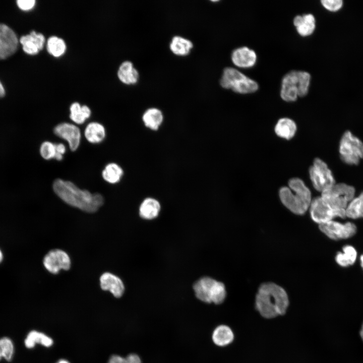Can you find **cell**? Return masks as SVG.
Here are the masks:
<instances>
[{
    "mask_svg": "<svg viewBox=\"0 0 363 363\" xmlns=\"http://www.w3.org/2000/svg\"><path fill=\"white\" fill-rule=\"evenodd\" d=\"M53 189L65 203L87 212H96L104 203L101 194L80 189L70 181L56 179L53 184Z\"/></svg>",
    "mask_w": 363,
    "mask_h": 363,
    "instance_id": "cell-1",
    "label": "cell"
},
{
    "mask_svg": "<svg viewBox=\"0 0 363 363\" xmlns=\"http://www.w3.org/2000/svg\"><path fill=\"white\" fill-rule=\"evenodd\" d=\"M255 304L262 317L272 319L286 313L289 300L287 293L282 287L269 282L263 284L259 287Z\"/></svg>",
    "mask_w": 363,
    "mask_h": 363,
    "instance_id": "cell-2",
    "label": "cell"
},
{
    "mask_svg": "<svg viewBox=\"0 0 363 363\" xmlns=\"http://www.w3.org/2000/svg\"><path fill=\"white\" fill-rule=\"evenodd\" d=\"M289 187H283L279 191L282 203L294 214H304L311 203L309 189L299 178H293L289 182Z\"/></svg>",
    "mask_w": 363,
    "mask_h": 363,
    "instance_id": "cell-3",
    "label": "cell"
},
{
    "mask_svg": "<svg viewBox=\"0 0 363 363\" xmlns=\"http://www.w3.org/2000/svg\"><path fill=\"white\" fill-rule=\"evenodd\" d=\"M310 74L306 71L293 70L286 74L281 81L280 94L288 102L295 101L297 97L308 94L311 83Z\"/></svg>",
    "mask_w": 363,
    "mask_h": 363,
    "instance_id": "cell-4",
    "label": "cell"
},
{
    "mask_svg": "<svg viewBox=\"0 0 363 363\" xmlns=\"http://www.w3.org/2000/svg\"><path fill=\"white\" fill-rule=\"evenodd\" d=\"M322 193V198L334 211L336 217H346V209L354 198V188L343 183L335 184Z\"/></svg>",
    "mask_w": 363,
    "mask_h": 363,
    "instance_id": "cell-5",
    "label": "cell"
},
{
    "mask_svg": "<svg viewBox=\"0 0 363 363\" xmlns=\"http://www.w3.org/2000/svg\"><path fill=\"white\" fill-rule=\"evenodd\" d=\"M220 84L223 88L242 94L254 93L259 89L257 82L232 67L223 70Z\"/></svg>",
    "mask_w": 363,
    "mask_h": 363,
    "instance_id": "cell-6",
    "label": "cell"
},
{
    "mask_svg": "<svg viewBox=\"0 0 363 363\" xmlns=\"http://www.w3.org/2000/svg\"><path fill=\"white\" fill-rule=\"evenodd\" d=\"M197 298L206 303L222 304L226 295L224 284L210 277H205L198 280L193 286Z\"/></svg>",
    "mask_w": 363,
    "mask_h": 363,
    "instance_id": "cell-7",
    "label": "cell"
},
{
    "mask_svg": "<svg viewBox=\"0 0 363 363\" xmlns=\"http://www.w3.org/2000/svg\"><path fill=\"white\" fill-rule=\"evenodd\" d=\"M341 159L349 165H357L363 158V143L349 131L345 132L340 142Z\"/></svg>",
    "mask_w": 363,
    "mask_h": 363,
    "instance_id": "cell-8",
    "label": "cell"
},
{
    "mask_svg": "<svg viewBox=\"0 0 363 363\" xmlns=\"http://www.w3.org/2000/svg\"><path fill=\"white\" fill-rule=\"evenodd\" d=\"M310 178L314 188L323 192L335 184V179L327 164L319 158L314 160L310 169Z\"/></svg>",
    "mask_w": 363,
    "mask_h": 363,
    "instance_id": "cell-9",
    "label": "cell"
},
{
    "mask_svg": "<svg viewBox=\"0 0 363 363\" xmlns=\"http://www.w3.org/2000/svg\"><path fill=\"white\" fill-rule=\"evenodd\" d=\"M320 230L334 240L346 239L353 236L356 232L355 225L350 222L345 223L331 220L319 225Z\"/></svg>",
    "mask_w": 363,
    "mask_h": 363,
    "instance_id": "cell-10",
    "label": "cell"
},
{
    "mask_svg": "<svg viewBox=\"0 0 363 363\" xmlns=\"http://www.w3.org/2000/svg\"><path fill=\"white\" fill-rule=\"evenodd\" d=\"M43 265L49 272L56 274L62 269L69 270L71 267V260L65 251L59 249L52 250L44 257Z\"/></svg>",
    "mask_w": 363,
    "mask_h": 363,
    "instance_id": "cell-11",
    "label": "cell"
},
{
    "mask_svg": "<svg viewBox=\"0 0 363 363\" xmlns=\"http://www.w3.org/2000/svg\"><path fill=\"white\" fill-rule=\"evenodd\" d=\"M18 46L16 33L7 25L0 23V59H5L14 54Z\"/></svg>",
    "mask_w": 363,
    "mask_h": 363,
    "instance_id": "cell-12",
    "label": "cell"
},
{
    "mask_svg": "<svg viewBox=\"0 0 363 363\" xmlns=\"http://www.w3.org/2000/svg\"><path fill=\"white\" fill-rule=\"evenodd\" d=\"M310 207L312 219L319 225L332 220L336 217L334 211L321 197L314 199Z\"/></svg>",
    "mask_w": 363,
    "mask_h": 363,
    "instance_id": "cell-13",
    "label": "cell"
},
{
    "mask_svg": "<svg viewBox=\"0 0 363 363\" xmlns=\"http://www.w3.org/2000/svg\"><path fill=\"white\" fill-rule=\"evenodd\" d=\"M54 133L68 142L72 151L78 149L81 140V133L78 127L70 123H61L54 128Z\"/></svg>",
    "mask_w": 363,
    "mask_h": 363,
    "instance_id": "cell-14",
    "label": "cell"
},
{
    "mask_svg": "<svg viewBox=\"0 0 363 363\" xmlns=\"http://www.w3.org/2000/svg\"><path fill=\"white\" fill-rule=\"evenodd\" d=\"M231 59L233 64L238 68H250L256 64L257 56L254 50L243 46L232 51Z\"/></svg>",
    "mask_w": 363,
    "mask_h": 363,
    "instance_id": "cell-15",
    "label": "cell"
},
{
    "mask_svg": "<svg viewBox=\"0 0 363 363\" xmlns=\"http://www.w3.org/2000/svg\"><path fill=\"white\" fill-rule=\"evenodd\" d=\"M144 127L151 132H157L162 127L164 116L163 112L157 107L147 108L142 116Z\"/></svg>",
    "mask_w": 363,
    "mask_h": 363,
    "instance_id": "cell-16",
    "label": "cell"
},
{
    "mask_svg": "<svg viewBox=\"0 0 363 363\" xmlns=\"http://www.w3.org/2000/svg\"><path fill=\"white\" fill-rule=\"evenodd\" d=\"M20 42L26 53L34 55L43 48L45 38L42 34L32 31L29 34L22 36Z\"/></svg>",
    "mask_w": 363,
    "mask_h": 363,
    "instance_id": "cell-17",
    "label": "cell"
},
{
    "mask_svg": "<svg viewBox=\"0 0 363 363\" xmlns=\"http://www.w3.org/2000/svg\"><path fill=\"white\" fill-rule=\"evenodd\" d=\"M101 288L109 291L115 297H121L125 291V286L122 280L109 272L103 273L100 278Z\"/></svg>",
    "mask_w": 363,
    "mask_h": 363,
    "instance_id": "cell-18",
    "label": "cell"
},
{
    "mask_svg": "<svg viewBox=\"0 0 363 363\" xmlns=\"http://www.w3.org/2000/svg\"><path fill=\"white\" fill-rule=\"evenodd\" d=\"M293 23L298 34L302 37L310 36L316 28V19L312 14L297 15L294 18Z\"/></svg>",
    "mask_w": 363,
    "mask_h": 363,
    "instance_id": "cell-19",
    "label": "cell"
},
{
    "mask_svg": "<svg viewBox=\"0 0 363 363\" xmlns=\"http://www.w3.org/2000/svg\"><path fill=\"white\" fill-rule=\"evenodd\" d=\"M160 210L159 201L155 198L148 197L145 198L141 203L139 212L141 218L151 220L158 216Z\"/></svg>",
    "mask_w": 363,
    "mask_h": 363,
    "instance_id": "cell-20",
    "label": "cell"
},
{
    "mask_svg": "<svg viewBox=\"0 0 363 363\" xmlns=\"http://www.w3.org/2000/svg\"><path fill=\"white\" fill-rule=\"evenodd\" d=\"M117 76L122 83L131 85L138 82L139 73L131 62L125 61L120 65L117 71Z\"/></svg>",
    "mask_w": 363,
    "mask_h": 363,
    "instance_id": "cell-21",
    "label": "cell"
},
{
    "mask_svg": "<svg viewBox=\"0 0 363 363\" xmlns=\"http://www.w3.org/2000/svg\"><path fill=\"white\" fill-rule=\"evenodd\" d=\"M212 339L216 345L225 346L233 341L234 334L230 327L225 325H221L213 331Z\"/></svg>",
    "mask_w": 363,
    "mask_h": 363,
    "instance_id": "cell-22",
    "label": "cell"
},
{
    "mask_svg": "<svg viewBox=\"0 0 363 363\" xmlns=\"http://www.w3.org/2000/svg\"><path fill=\"white\" fill-rule=\"evenodd\" d=\"M193 47V44L190 40L180 36L173 37L169 44L170 50L178 56L187 55Z\"/></svg>",
    "mask_w": 363,
    "mask_h": 363,
    "instance_id": "cell-23",
    "label": "cell"
},
{
    "mask_svg": "<svg viewBox=\"0 0 363 363\" xmlns=\"http://www.w3.org/2000/svg\"><path fill=\"white\" fill-rule=\"evenodd\" d=\"M85 136L91 143L101 142L105 137V130L101 124L97 122L89 123L85 128Z\"/></svg>",
    "mask_w": 363,
    "mask_h": 363,
    "instance_id": "cell-24",
    "label": "cell"
},
{
    "mask_svg": "<svg viewBox=\"0 0 363 363\" xmlns=\"http://www.w3.org/2000/svg\"><path fill=\"white\" fill-rule=\"evenodd\" d=\"M296 130L295 123L290 118H282L280 119L275 128L276 134L286 139H290L294 135Z\"/></svg>",
    "mask_w": 363,
    "mask_h": 363,
    "instance_id": "cell-25",
    "label": "cell"
},
{
    "mask_svg": "<svg viewBox=\"0 0 363 363\" xmlns=\"http://www.w3.org/2000/svg\"><path fill=\"white\" fill-rule=\"evenodd\" d=\"M357 258V252L355 249L350 245L343 247L342 252H338L335 257L337 263L342 267H348L353 265Z\"/></svg>",
    "mask_w": 363,
    "mask_h": 363,
    "instance_id": "cell-26",
    "label": "cell"
},
{
    "mask_svg": "<svg viewBox=\"0 0 363 363\" xmlns=\"http://www.w3.org/2000/svg\"><path fill=\"white\" fill-rule=\"evenodd\" d=\"M24 343L25 346L28 348L34 347L36 343L49 347L52 345L53 340L44 333L33 330L28 334Z\"/></svg>",
    "mask_w": 363,
    "mask_h": 363,
    "instance_id": "cell-27",
    "label": "cell"
},
{
    "mask_svg": "<svg viewBox=\"0 0 363 363\" xmlns=\"http://www.w3.org/2000/svg\"><path fill=\"white\" fill-rule=\"evenodd\" d=\"M70 117L77 124H82L91 115L90 109L86 105L81 106L78 102L73 103L70 106Z\"/></svg>",
    "mask_w": 363,
    "mask_h": 363,
    "instance_id": "cell-28",
    "label": "cell"
},
{
    "mask_svg": "<svg viewBox=\"0 0 363 363\" xmlns=\"http://www.w3.org/2000/svg\"><path fill=\"white\" fill-rule=\"evenodd\" d=\"M346 217L351 219L363 218V192L349 202L346 209Z\"/></svg>",
    "mask_w": 363,
    "mask_h": 363,
    "instance_id": "cell-29",
    "label": "cell"
},
{
    "mask_svg": "<svg viewBox=\"0 0 363 363\" xmlns=\"http://www.w3.org/2000/svg\"><path fill=\"white\" fill-rule=\"evenodd\" d=\"M123 170L118 164L111 163L107 164L102 172V175L105 180L110 184L118 182L123 175Z\"/></svg>",
    "mask_w": 363,
    "mask_h": 363,
    "instance_id": "cell-30",
    "label": "cell"
},
{
    "mask_svg": "<svg viewBox=\"0 0 363 363\" xmlns=\"http://www.w3.org/2000/svg\"><path fill=\"white\" fill-rule=\"evenodd\" d=\"M46 48L48 52L54 57L63 55L66 50V45L63 39L57 36L50 37L47 42Z\"/></svg>",
    "mask_w": 363,
    "mask_h": 363,
    "instance_id": "cell-31",
    "label": "cell"
},
{
    "mask_svg": "<svg viewBox=\"0 0 363 363\" xmlns=\"http://www.w3.org/2000/svg\"><path fill=\"white\" fill-rule=\"evenodd\" d=\"M0 351L2 358L7 361L11 360L14 348L13 343L9 338L4 337L0 339Z\"/></svg>",
    "mask_w": 363,
    "mask_h": 363,
    "instance_id": "cell-32",
    "label": "cell"
},
{
    "mask_svg": "<svg viewBox=\"0 0 363 363\" xmlns=\"http://www.w3.org/2000/svg\"><path fill=\"white\" fill-rule=\"evenodd\" d=\"M40 153L42 157L46 160L54 158L55 155V144L49 141L44 142L40 146Z\"/></svg>",
    "mask_w": 363,
    "mask_h": 363,
    "instance_id": "cell-33",
    "label": "cell"
},
{
    "mask_svg": "<svg viewBox=\"0 0 363 363\" xmlns=\"http://www.w3.org/2000/svg\"><path fill=\"white\" fill-rule=\"evenodd\" d=\"M108 363H141V360L140 357L135 353L130 354L126 357L113 355L110 357Z\"/></svg>",
    "mask_w": 363,
    "mask_h": 363,
    "instance_id": "cell-34",
    "label": "cell"
},
{
    "mask_svg": "<svg viewBox=\"0 0 363 363\" xmlns=\"http://www.w3.org/2000/svg\"><path fill=\"white\" fill-rule=\"evenodd\" d=\"M321 4L326 10L331 12H336L343 6L342 0H322Z\"/></svg>",
    "mask_w": 363,
    "mask_h": 363,
    "instance_id": "cell-35",
    "label": "cell"
},
{
    "mask_svg": "<svg viewBox=\"0 0 363 363\" xmlns=\"http://www.w3.org/2000/svg\"><path fill=\"white\" fill-rule=\"evenodd\" d=\"M35 2V0H18L17 1V4L21 10L28 11L34 7Z\"/></svg>",
    "mask_w": 363,
    "mask_h": 363,
    "instance_id": "cell-36",
    "label": "cell"
},
{
    "mask_svg": "<svg viewBox=\"0 0 363 363\" xmlns=\"http://www.w3.org/2000/svg\"><path fill=\"white\" fill-rule=\"evenodd\" d=\"M55 155L54 158L60 161L63 159V155L66 152V147L62 143L55 144Z\"/></svg>",
    "mask_w": 363,
    "mask_h": 363,
    "instance_id": "cell-37",
    "label": "cell"
},
{
    "mask_svg": "<svg viewBox=\"0 0 363 363\" xmlns=\"http://www.w3.org/2000/svg\"><path fill=\"white\" fill-rule=\"evenodd\" d=\"M5 89L0 82V98L3 97L5 96Z\"/></svg>",
    "mask_w": 363,
    "mask_h": 363,
    "instance_id": "cell-38",
    "label": "cell"
},
{
    "mask_svg": "<svg viewBox=\"0 0 363 363\" xmlns=\"http://www.w3.org/2000/svg\"><path fill=\"white\" fill-rule=\"evenodd\" d=\"M56 363H70L68 360L64 359L59 360Z\"/></svg>",
    "mask_w": 363,
    "mask_h": 363,
    "instance_id": "cell-39",
    "label": "cell"
},
{
    "mask_svg": "<svg viewBox=\"0 0 363 363\" xmlns=\"http://www.w3.org/2000/svg\"><path fill=\"white\" fill-rule=\"evenodd\" d=\"M359 333H360V336L361 337V338L362 339V340L363 341V323H362V325L361 326V329L360 330Z\"/></svg>",
    "mask_w": 363,
    "mask_h": 363,
    "instance_id": "cell-40",
    "label": "cell"
},
{
    "mask_svg": "<svg viewBox=\"0 0 363 363\" xmlns=\"http://www.w3.org/2000/svg\"><path fill=\"white\" fill-rule=\"evenodd\" d=\"M360 265L363 269V254L360 257Z\"/></svg>",
    "mask_w": 363,
    "mask_h": 363,
    "instance_id": "cell-41",
    "label": "cell"
},
{
    "mask_svg": "<svg viewBox=\"0 0 363 363\" xmlns=\"http://www.w3.org/2000/svg\"><path fill=\"white\" fill-rule=\"evenodd\" d=\"M3 259V255L2 251L0 250V263L2 262V260Z\"/></svg>",
    "mask_w": 363,
    "mask_h": 363,
    "instance_id": "cell-42",
    "label": "cell"
},
{
    "mask_svg": "<svg viewBox=\"0 0 363 363\" xmlns=\"http://www.w3.org/2000/svg\"><path fill=\"white\" fill-rule=\"evenodd\" d=\"M2 358V355H1V351H0V360H1Z\"/></svg>",
    "mask_w": 363,
    "mask_h": 363,
    "instance_id": "cell-43",
    "label": "cell"
}]
</instances>
